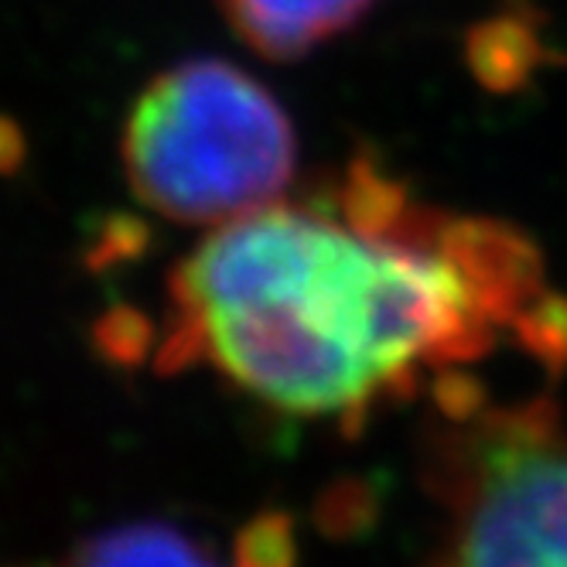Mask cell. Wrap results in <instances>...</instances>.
Masks as SVG:
<instances>
[{"label": "cell", "instance_id": "obj_6", "mask_svg": "<svg viewBox=\"0 0 567 567\" xmlns=\"http://www.w3.org/2000/svg\"><path fill=\"white\" fill-rule=\"evenodd\" d=\"M236 567H295L291 519L267 513L254 526H247L236 544Z\"/></svg>", "mask_w": 567, "mask_h": 567}, {"label": "cell", "instance_id": "obj_2", "mask_svg": "<svg viewBox=\"0 0 567 567\" xmlns=\"http://www.w3.org/2000/svg\"><path fill=\"white\" fill-rule=\"evenodd\" d=\"M298 168V137L277 96L223 59L165 69L124 127V172L157 216L223 226L280 198Z\"/></svg>", "mask_w": 567, "mask_h": 567}, {"label": "cell", "instance_id": "obj_1", "mask_svg": "<svg viewBox=\"0 0 567 567\" xmlns=\"http://www.w3.org/2000/svg\"><path fill=\"white\" fill-rule=\"evenodd\" d=\"M503 332L567 367V298L534 239L427 206L359 154L318 195L223 223L172 270L161 362H206L280 414L355 431Z\"/></svg>", "mask_w": 567, "mask_h": 567}, {"label": "cell", "instance_id": "obj_3", "mask_svg": "<svg viewBox=\"0 0 567 567\" xmlns=\"http://www.w3.org/2000/svg\"><path fill=\"white\" fill-rule=\"evenodd\" d=\"M431 482L455 513L444 567H567V424L550 400L441 414Z\"/></svg>", "mask_w": 567, "mask_h": 567}, {"label": "cell", "instance_id": "obj_5", "mask_svg": "<svg viewBox=\"0 0 567 567\" xmlns=\"http://www.w3.org/2000/svg\"><path fill=\"white\" fill-rule=\"evenodd\" d=\"M65 567H219L216 557L188 534L165 523H137L93 537Z\"/></svg>", "mask_w": 567, "mask_h": 567}, {"label": "cell", "instance_id": "obj_4", "mask_svg": "<svg viewBox=\"0 0 567 567\" xmlns=\"http://www.w3.org/2000/svg\"><path fill=\"white\" fill-rule=\"evenodd\" d=\"M254 52L291 62L355 28L377 0H216Z\"/></svg>", "mask_w": 567, "mask_h": 567}]
</instances>
